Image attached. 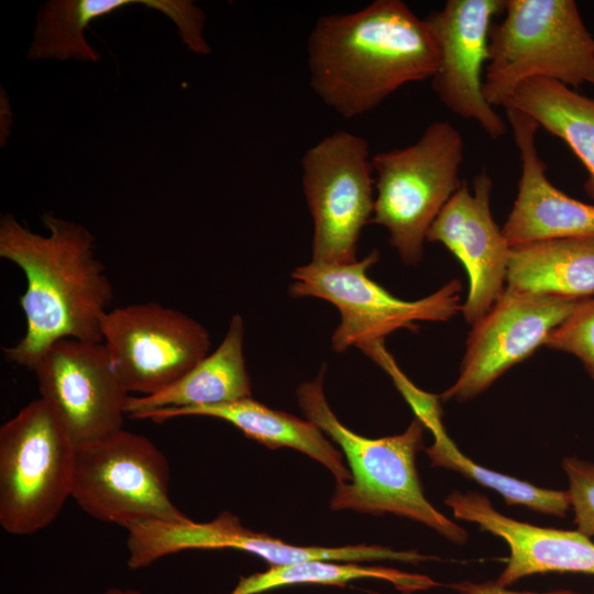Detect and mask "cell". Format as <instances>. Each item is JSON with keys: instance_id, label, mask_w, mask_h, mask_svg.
Segmentation results:
<instances>
[{"instance_id": "1", "label": "cell", "mask_w": 594, "mask_h": 594, "mask_svg": "<svg viewBox=\"0 0 594 594\" xmlns=\"http://www.w3.org/2000/svg\"><path fill=\"white\" fill-rule=\"evenodd\" d=\"M48 234L31 231L12 215L0 220V256L26 278L20 297L24 336L3 349L4 359L33 370L62 339L102 342L101 319L110 310L113 287L96 253V239L82 224L41 216Z\"/></svg>"}, {"instance_id": "2", "label": "cell", "mask_w": 594, "mask_h": 594, "mask_svg": "<svg viewBox=\"0 0 594 594\" xmlns=\"http://www.w3.org/2000/svg\"><path fill=\"white\" fill-rule=\"evenodd\" d=\"M307 53L310 87L346 119L370 112L406 84L432 78L439 63L429 25L400 0L321 15Z\"/></svg>"}, {"instance_id": "3", "label": "cell", "mask_w": 594, "mask_h": 594, "mask_svg": "<svg viewBox=\"0 0 594 594\" xmlns=\"http://www.w3.org/2000/svg\"><path fill=\"white\" fill-rule=\"evenodd\" d=\"M324 366L296 391L306 418L316 424L345 455L352 480L337 484L330 506L382 515L395 514L421 522L450 541L463 544L468 531L440 513L425 497L416 469L424 446L425 424L417 417L395 436L371 439L346 428L328 405L323 391Z\"/></svg>"}, {"instance_id": "4", "label": "cell", "mask_w": 594, "mask_h": 594, "mask_svg": "<svg viewBox=\"0 0 594 594\" xmlns=\"http://www.w3.org/2000/svg\"><path fill=\"white\" fill-rule=\"evenodd\" d=\"M503 13L490 31L483 80L490 105L503 107L530 79L594 87V38L573 0H505Z\"/></svg>"}, {"instance_id": "5", "label": "cell", "mask_w": 594, "mask_h": 594, "mask_svg": "<svg viewBox=\"0 0 594 594\" xmlns=\"http://www.w3.org/2000/svg\"><path fill=\"white\" fill-rule=\"evenodd\" d=\"M464 142L448 121H435L413 144L372 156L376 197L371 223L384 227L403 263L417 265L427 233L460 189Z\"/></svg>"}, {"instance_id": "6", "label": "cell", "mask_w": 594, "mask_h": 594, "mask_svg": "<svg viewBox=\"0 0 594 594\" xmlns=\"http://www.w3.org/2000/svg\"><path fill=\"white\" fill-rule=\"evenodd\" d=\"M76 444L37 398L0 428V524L14 536L50 526L72 497Z\"/></svg>"}, {"instance_id": "7", "label": "cell", "mask_w": 594, "mask_h": 594, "mask_svg": "<svg viewBox=\"0 0 594 594\" xmlns=\"http://www.w3.org/2000/svg\"><path fill=\"white\" fill-rule=\"evenodd\" d=\"M377 251L348 264L310 262L292 273L289 294L293 297L324 299L339 310L340 322L331 337L334 351L350 346L364 349L383 342L399 330H416L417 322H444L461 311V283L452 279L435 293L417 299L404 300L367 275L378 261Z\"/></svg>"}, {"instance_id": "8", "label": "cell", "mask_w": 594, "mask_h": 594, "mask_svg": "<svg viewBox=\"0 0 594 594\" xmlns=\"http://www.w3.org/2000/svg\"><path fill=\"white\" fill-rule=\"evenodd\" d=\"M169 474L154 442L121 429L76 447L72 497L90 517L124 529L186 520L169 496Z\"/></svg>"}, {"instance_id": "9", "label": "cell", "mask_w": 594, "mask_h": 594, "mask_svg": "<svg viewBox=\"0 0 594 594\" xmlns=\"http://www.w3.org/2000/svg\"><path fill=\"white\" fill-rule=\"evenodd\" d=\"M301 184L314 222L311 262L356 261L363 228L374 210V178L367 141L337 131L301 157Z\"/></svg>"}, {"instance_id": "10", "label": "cell", "mask_w": 594, "mask_h": 594, "mask_svg": "<svg viewBox=\"0 0 594 594\" xmlns=\"http://www.w3.org/2000/svg\"><path fill=\"white\" fill-rule=\"evenodd\" d=\"M101 336L125 389L134 396L170 386L211 346L201 323L154 301L108 310L101 319Z\"/></svg>"}, {"instance_id": "11", "label": "cell", "mask_w": 594, "mask_h": 594, "mask_svg": "<svg viewBox=\"0 0 594 594\" xmlns=\"http://www.w3.org/2000/svg\"><path fill=\"white\" fill-rule=\"evenodd\" d=\"M128 562L138 570L158 559L184 550L233 549L255 554L270 566L322 560L337 562L400 561L420 563L432 559L417 551H396L377 544L342 547H299L242 526L240 519L222 512L207 522L190 518L182 521H148L128 530Z\"/></svg>"}, {"instance_id": "12", "label": "cell", "mask_w": 594, "mask_h": 594, "mask_svg": "<svg viewBox=\"0 0 594 594\" xmlns=\"http://www.w3.org/2000/svg\"><path fill=\"white\" fill-rule=\"evenodd\" d=\"M41 397L76 447L123 429L130 396L103 342L62 339L35 363Z\"/></svg>"}, {"instance_id": "13", "label": "cell", "mask_w": 594, "mask_h": 594, "mask_svg": "<svg viewBox=\"0 0 594 594\" xmlns=\"http://www.w3.org/2000/svg\"><path fill=\"white\" fill-rule=\"evenodd\" d=\"M580 301L506 286L491 309L473 323L459 376L440 398L463 403L476 397L544 345Z\"/></svg>"}, {"instance_id": "14", "label": "cell", "mask_w": 594, "mask_h": 594, "mask_svg": "<svg viewBox=\"0 0 594 594\" xmlns=\"http://www.w3.org/2000/svg\"><path fill=\"white\" fill-rule=\"evenodd\" d=\"M505 0H448L430 12L429 25L439 53L432 89L452 113L476 122L492 139L507 133L504 119L483 92L493 18L504 12Z\"/></svg>"}, {"instance_id": "15", "label": "cell", "mask_w": 594, "mask_h": 594, "mask_svg": "<svg viewBox=\"0 0 594 594\" xmlns=\"http://www.w3.org/2000/svg\"><path fill=\"white\" fill-rule=\"evenodd\" d=\"M493 180L486 170L473 178V189L463 182L428 230V242L441 243L463 265L469 292L462 305L473 324L505 289L510 245L491 211Z\"/></svg>"}, {"instance_id": "16", "label": "cell", "mask_w": 594, "mask_h": 594, "mask_svg": "<svg viewBox=\"0 0 594 594\" xmlns=\"http://www.w3.org/2000/svg\"><path fill=\"white\" fill-rule=\"evenodd\" d=\"M505 111L521 162L517 196L502 228L510 248L547 240L594 238V205L565 195L547 177L546 164L536 146L539 125L516 109Z\"/></svg>"}, {"instance_id": "17", "label": "cell", "mask_w": 594, "mask_h": 594, "mask_svg": "<svg viewBox=\"0 0 594 594\" xmlns=\"http://www.w3.org/2000/svg\"><path fill=\"white\" fill-rule=\"evenodd\" d=\"M444 503L457 519L476 524L502 538L509 548L506 566L495 580L510 586L522 578L543 573L594 575V542L578 530H561L515 520L498 513L477 492L453 491Z\"/></svg>"}, {"instance_id": "18", "label": "cell", "mask_w": 594, "mask_h": 594, "mask_svg": "<svg viewBox=\"0 0 594 594\" xmlns=\"http://www.w3.org/2000/svg\"><path fill=\"white\" fill-rule=\"evenodd\" d=\"M243 348L244 321L241 315L235 314L213 352L165 389L148 396L130 395L127 416L140 419L156 410L213 406L251 398V380Z\"/></svg>"}, {"instance_id": "19", "label": "cell", "mask_w": 594, "mask_h": 594, "mask_svg": "<svg viewBox=\"0 0 594 594\" xmlns=\"http://www.w3.org/2000/svg\"><path fill=\"white\" fill-rule=\"evenodd\" d=\"M183 416H205L230 422L250 439L271 448H292L324 465L334 476L337 484L352 480L350 469L342 454L322 435V430L310 420L274 410L252 397L234 403L193 407L185 409L156 410L140 419L164 422Z\"/></svg>"}, {"instance_id": "20", "label": "cell", "mask_w": 594, "mask_h": 594, "mask_svg": "<svg viewBox=\"0 0 594 594\" xmlns=\"http://www.w3.org/2000/svg\"><path fill=\"white\" fill-rule=\"evenodd\" d=\"M506 284L575 300L594 297V238L547 240L510 248Z\"/></svg>"}, {"instance_id": "21", "label": "cell", "mask_w": 594, "mask_h": 594, "mask_svg": "<svg viewBox=\"0 0 594 594\" xmlns=\"http://www.w3.org/2000/svg\"><path fill=\"white\" fill-rule=\"evenodd\" d=\"M503 107L525 113L572 150L587 170L584 189L594 200V98L537 78L521 84Z\"/></svg>"}, {"instance_id": "22", "label": "cell", "mask_w": 594, "mask_h": 594, "mask_svg": "<svg viewBox=\"0 0 594 594\" xmlns=\"http://www.w3.org/2000/svg\"><path fill=\"white\" fill-rule=\"evenodd\" d=\"M144 4L165 15L169 0H51L41 6L28 58L98 62L99 53L87 42L85 29L96 19L131 4Z\"/></svg>"}, {"instance_id": "23", "label": "cell", "mask_w": 594, "mask_h": 594, "mask_svg": "<svg viewBox=\"0 0 594 594\" xmlns=\"http://www.w3.org/2000/svg\"><path fill=\"white\" fill-rule=\"evenodd\" d=\"M362 579H375L391 583L396 590L409 594L440 585L433 579L383 565L356 562L310 560L283 565H272L265 571L241 576L228 594H262L276 588L298 584L345 586Z\"/></svg>"}, {"instance_id": "24", "label": "cell", "mask_w": 594, "mask_h": 594, "mask_svg": "<svg viewBox=\"0 0 594 594\" xmlns=\"http://www.w3.org/2000/svg\"><path fill=\"white\" fill-rule=\"evenodd\" d=\"M435 442L426 451L433 466L459 472L479 484L501 494L508 505H524L531 510L566 516L570 501L566 491L548 490L535 486L509 475L486 469L464 455L449 438L443 425L431 430Z\"/></svg>"}, {"instance_id": "25", "label": "cell", "mask_w": 594, "mask_h": 594, "mask_svg": "<svg viewBox=\"0 0 594 594\" xmlns=\"http://www.w3.org/2000/svg\"><path fill=\"white\" fill-rule=\"evenodd\" d=\"M544 345L575 356L594 378V297L581 300Z\"/></svg>"}, {"instance_id": "26", "label": "cell", "mask_w": 594, "mask_h": 594, "mask_svg": "<svg viewBox=\"0 0 594 594\" xmlns=\"http://www.w3.org/2000/svg\"><path fill=\"white\" fill-rule=\"evenodd\" d=\"M569 481L570 507L574 512L576 530L594 537V463L574 457L562 461Z\"/></svg>"}, {"instance_id": "27", "label": "cell", "mask_w": 594, "mask_h": 594, "mask_svg": "<svg viewBox=\"0 0 594 594\" xmlns=\"http://www.w3.org/2000/svg\"><path fill=\"white\" fill-rule=\"evenodd\" d=\"M449 586L458 594H583L571 590H557L550 592H520L508 590L507 586H502L496 581H487L475 583L471 581H462L450 583Z\"/></svg>"}, {"instance_id": "28", "label": "cell", "mask_w": 594, "mask_h": 594, "mask_svg": "<svg viewBox=\"0 0 594 594\" xmlns=\"http://www.w3.org/2000/svg\"><path fill=\"white\" fill-rule=\"evenodd\" d=\"M102 594H142V593L133 588L110 587L106 590Z\"/></svg>"}, {"instance_id": "29", "label": "cell", "mask_w": 594, "mask_h": 594, "mask_svg": "<svg viewBox=\"0 0 594 594\" xmlns=\"http://www.w3.org/2000/svg\"><path fill=\"white\" fill-rule=\"evenodd\" d=\"M593 594H594V592H593Z\"/></svg>"}]
</instances>
